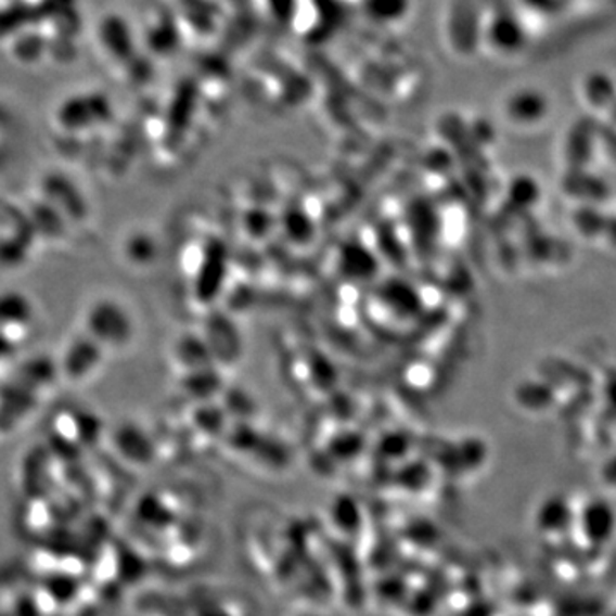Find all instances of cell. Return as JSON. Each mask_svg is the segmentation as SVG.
<instances>
[{"instance_id":"1","label":"cell","mask_w":616,"mask_h":616,"mask_svg":"<svg viewBox=\"0 0 616 616\" xmlns=\"http://www.w3.org/2000/svg\"><path fill=\"white\" fill-rule=\"evenodd\" d=\"M103 355L105 351L93 339L85 333L77 334L65 343L62 351V375L73 385H85L102 369Z\"/></svg>"}]
</instances>
